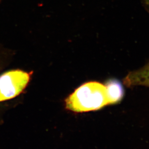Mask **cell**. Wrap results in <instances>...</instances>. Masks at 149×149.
Wrapping results in <instances>:
<instances>
[{"label":"cell","mask_w":149,"mask_h":149,"mask_svg":"<svg viewBox=\"0 0 149 149\" xmlns=\"http://www.w3.org/2000/svg\"><path fill=\"white\" fill-rule=\"evenodd\" d=\"M109 105L106 87L98 82L82 85L66 99L68 109L76 112L96 111Z\"/></svg>","instance_id":"obj_1"},{"label":"cell","mask_w":149,"mask_h":149,"mask_svg":"<svg viewBox=\"0 0 149 149\" xmlns=\"http://www.w3.org/2000/svg\"><path fill=\"white\" fill-rule=\"evenodd\" d=\"M123 82L128 87L143 86L149 88V62L140 69L129 72Z\"/></svg>","instance_id":"obj_3"},{"label":"cell","mask_w":149,"mask_h":149,"mask_svg":"<svg viewBox=\"0 0 149 149\" xmlns=\"http://www.w3.org/2000/svg\"><path fill=\"white\" fill-rule=\"evenodd\" d=\"M30 79L29 74L16 70L0 76V102L8 100L19 95Z\"/></svg>","instance_id":"obj_2"},{"label":"cell","mask_w":149,"mask_h":149,"mask_svg":"<svg viewBox=\"0 0 149 149\" xmlns=\"http://www.w3.org/2000/svg\"><path fill=\"white\" fill-rule=\"evenodd\" d=\"M109 105L115 104L120 102L124 96L123 86L119 80L111 79L105 84Z\"/></svg>","instance_id":"obj_4"},{"label":"cell","mask_w":149,"mask_h":149,"mask_svg":"<svg viewBox=\"0 0 149 149\" xmlns=\"http://www.w3.org/2000/svg\"><path fill=\"white\" fill-rule=\"evenodd\" d=\"M143 1L144 4H145V7L149 13V0H142Z\"/></svg>","instance_id":"obj_5"}]
</instances>
